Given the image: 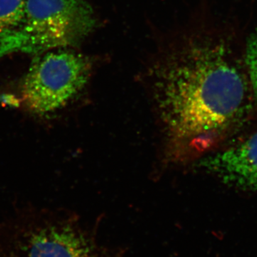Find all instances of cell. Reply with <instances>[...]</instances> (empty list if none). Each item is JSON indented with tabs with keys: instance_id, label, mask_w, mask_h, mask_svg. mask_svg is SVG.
<instances>
[{
	"instance_id": "6da1fadb",
	"label": "cell",
	"mask_w": 257,
	"mask_h": 257,
	"mask_svg": "<svg viewBox=\"0 0 257 257\" xmlns=\"http://www.w3.org/2000/svg\"><path fill=\"white\" fill-rule=\"evenodd\" d=\"M149 72L169 138L182 152L205 150L226 135L251 93L232 51L210 35L182 32L157 52Z\"/></svg>"
},
{
	"instance_id": "7a4b0ae2",
	"label": "cell",
	"mask_w": 257,
	"mask_h": 257,
	"mask_svg": "<svg viewBox=\"0 0 257 257\" xmlns=\"http://www.w3.org/2000/svg\"><path fill=\"white\" fill-rule=\"evenodd\" d=\"M96 23L88 0H26L18 25L0 37V58L78 46L94 31Z\"/></svg>"
},
{
	"instance_id": "3957f363",
	"label": "cell",
	"mask_w": 257,
	"mask_h": 257,
	"mask_svg": "<svg viewBox=\"0 0 257 257\" xmlns=\"http://www.w3.org/2000/svg\"><path fill=\"white\" fill-rule=\"evenodd\" d=\"M0 257L101 256L75 223L40 211L0 225Z\"/></svg>"
},
{
	"instance_id": "277c9868",
	"label": "cell",
	"mask_w": 257,
	"mask_h": 257,
	"mask_svg": "<svg viewBox=\"0 0 257 257\" xmlns=\"http://www.w3.org/2000/svg\"><path fill=\"white\" fill-rule=\"evenodd\" d=\"M92 69V60L74 51L45 52L24 77L20 91L24 104L39 115L63 109L85 87Z\"/></svg>"
},
{
	"instance_id": "5b68a950",
	"label": "cell",
	"mask_w": 257,
	"mask_h": 257,
	"mask_svg": "<svg viewBox=\"0 0 257 257\" xmlns=\"http://www.w3.org/2000/svg\"><path fill=\"white\" fill-rule=\"evenodd\" d=\"M199 165L227 185L257 192V132L241 143L203 159Z\"/></svg>"
},
{
	"instance_id": "8992f818",
	"label": "cell",
	"mask_w": 257,
	"mask_h": 257,
	"mask_svg": "<svg viewBox=\"0 0 257 257\" xmlns=\"http://www.w3.org/2000/svg\"><path fill=\"white\" fill-rule=\"evenodd\" d=\"M26 0H0V37L11 31L23 16Z\"/></svg>"
},
{
	"instance_id": "52a82bcc",
	"label": "cell",
	"mask_w": 257,
	"mask_h": 257,
	"mask_svg": "<svg viewBox=\"0 0 257 257\" xmlns=\"http://www.w3.org/2000/svg\"><path fill=\"white\" fill-rule=\"evenodd\" d=\"M246 65L253 99L257 101V29L246 42Z\"/></svg>"
}]
</instances>
